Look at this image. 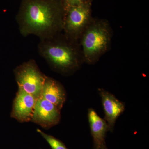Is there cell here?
<instances>
[{"mask_svg": "<svg viewBox=\"0 0 149 149\" xmlns=\"http://www.w3.org/2000/svg\"><path fill=\"white\" fill-rule=\"evenodd\" d=\"M65 12L58 0H23L16 16L19 32L40 40L53 37L62 32Z\"/></svg>", "mask_w": 149, "mask_h": 149, "instance_id": "6da1fadb", "label": "cell"}, {"mask_svg": "<svg viewBox=\"0 0 149 149\" xmlns=\"http://www.w3.org/2000/svg\"><path fill=\"white\" fill-rule=\"evenodd\" d=\"M38 51L54 70L64 75L74 73L84 63L79 42L69 39L62 32L40 40Z\"/></svg>", "mask_w": 149, "mask_h": 149, "instance_id": "7a4b0ae2", "label": "cell"}, {"mask_svg": "<svg viewBox=\"0 0 149 149\" xmlns=\"http://www.w3.org/2000/svg\"><path fill=\"white\" fill-rule=\"evenodd\" d=\"M112 37L108 20L93 18L79 41L84 63L93 65L97 62L110 49Z\"/></svg>", "mask_w": 149, "mask_h": 149, "instance_id": "3957f363", "label": "cell"}, {"mask_svg": "<svg viewBox=\"0 0 149 149\" xmlns=\"http://www.w3.org/2000/svg\"><path fill=\"white\" fill-rule=\"evenodd\" d=\"M14 74L18 88L36 99L41 97L47 76L41 72L35 60L30 59L17 66Z\"/></svg>", "mask_w": 149, "mask_h": 149, "instance_id": "277c9868", "label": "cell"}, {"mask_svg": "<svg viewBox=\"0 0 149 149\" xmlns=\"http://www.w3.org/2000/svg\"><path fill=\"white\" fill-rule=\"evenodd\" d=\"M92 19L89 3L70 8L65 11L62 32L69 39L79 42Z\"/></svg>", "mask_w": 149, "mask_h": 149, "instance_id": "5b68a950", "label": "cell"}, {"mask_svg": "<svg viewBox=\"0 0 149 149\" xmlns=\"http://www.w3.org/2000/svg\"><path fill=\"white\" fill-rule=\"evenodd\" d=\"M61 118V111L56 106L41 97L37 99L31 121L49 129L58 124Z\"/></svg>", "mask_w": 149, "mask_h": 149, "instance_id": "8992f818", "label": "cell"}, {"mask_svg": "<svg viewBox=\"0 0 149 149\" xmlns=\"http://www.w3.org/2000/svg\"><path fill=\"white\" fill-rule=\"evenodd\" d=\"M37 99L18 88L14 100L11 117L21 123L31 121Z\"/></svg>", "mask_w": 149, "mask_h": 149, "instance_id": "52a82bcc", "label": "cell"}, {"mask_svg": "<svg viewBox=\"0 0 149 149\" xmlns=\"http://www.w3.org/2000/svg\"><path fill=\"white\" fill-rule=\"evenodd\" d=\"M98 91L104 112V120L109 131L112 132L116 121L125 110V105L113 94L102 88L99 89Z\"/></svg>", "mask_w": 149, "mask_h": 149, "instance_id": "ba28073f", "label": "cell"}, {"mask_svg": "<svg viewBox=\"0 0 149 149\" xmlns=\"http://www.w3.org/2000/svg\"><path fill=\"white\" fill-rule=\"evenodd\" d=\"M88 118L94 149H107L105 143L106 133L109 130L106 121L97 114L93 109L88 110Z\"/></svg>", "mask_w": 149, "mask_h": 149, "instance_id": "9c48e42d", "label": "cell"}, {"mask_svg": "<svg viewBox=\"0 0 149 149\" xmlns=\"http://www.w3.org/2000/svg\"><path fill=\"white\" fill-rule=\"evenodd\" d=\"M41 97L53 104L61 111L66 100V92L61 83L47 76Z\"/></svg>", "mask_w": 149, "mask_h": 149, "instance_id": "30bf717a", "label": "cell"}, {"mask_svg": "<svg viewBox=\"0 0 149 149\" xmlns=\"http://www.w3.org/2000/svg\"><path fill=\"white\" fill-rule=\"evenodd\" d=\"M37 130L47 142L52 149H68L60 140L51 135L46 134L40 129L38 128Z\"/></svg>", "mask_w": 149, "mask_h": 149, "instance_id": "8fae6325", "label": "cell"}, {"mask_svg": "<svg viewBox=\"0 0 149 149\" xmlns=\"http://www.w3.org/2000/svg\"><path fill=\"white\" fill-rule=\"evenodd\" d=\"M61 2L65 11L72 7L89 3L87 0H63Z\"/></svg>", "mask_w": 149, "mask_h": 149, "instance_id": "7c38bea8", "label": "cell"}, {"mask_svg": "<svg viewBox=\"0 0 149 149\" xmlns=\"http://www.w3.org/2000/svg\"></svg>", "mask_w": 149, "mask_h": 149, "instance_id": "4fadbf2b", "label": "cell"}]
</instances>
